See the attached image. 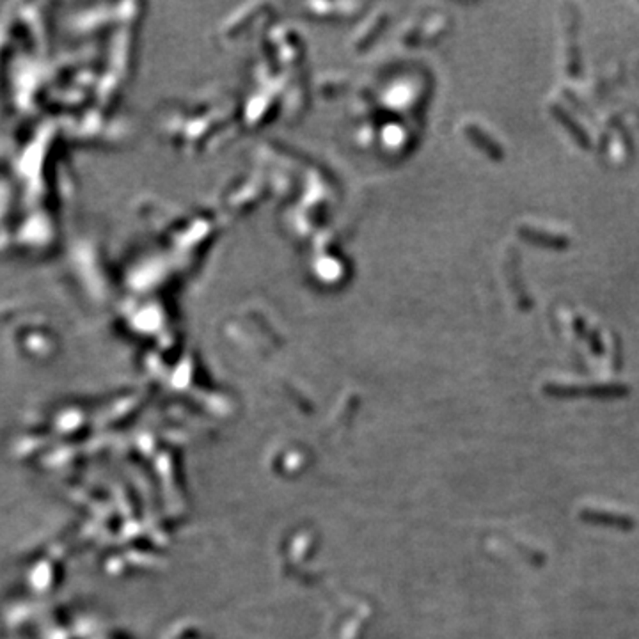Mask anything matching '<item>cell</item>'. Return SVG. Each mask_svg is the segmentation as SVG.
<instances>
[{
    "instance_id": "obj_1",
    "label": "cell",
    "mask_w": 639,
    "mask_h": 639,
    "mask_svg": "<svg viewBox=\"0 0 639 639\" xmlns=\"http://www.w3.org/2000/svg\"><path fill=\"white\" fill-rule=\"evenodd\" d=\"M524 236L531 240L533 243H536V245L554 247V249L566 245L565 236L551 235V233H545V231H533V229H528V227L524 229Z\"/></svg>"
},
{
    "instance_id": "obj_2",
    "label": "cell",
    "mask_w": 639,
    "mask_h": 639,
    "mask_svg": "<svg viewBox=\"0 0 639 639\" xmlns=\"http://www.w3.org/2000/svg\"><path fill=\"white\" fill-rule=\"evenodd\" d=\"M556 112H558V117H559V120H561L563 123H565L566 127L570 128V131H572V134H574V137L579 141V144H582V146H588L589 139H588V135H586L584 131H582V128H579L577 124H575L574 121L570 120V117L566 116L565 112L559 110V108H556Z\"/></svg>"
}]
</instances>
